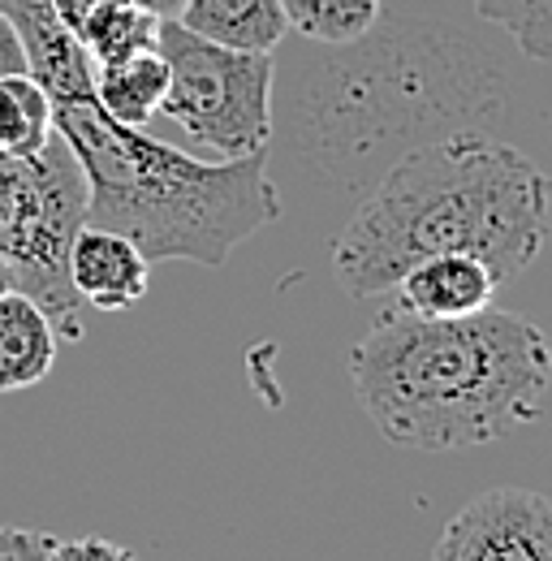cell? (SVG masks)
I'll use <instances>...</instances> for the list:
<instances>
[{"instance_id":"2e32d148","label":"cell","mask_w":552,"mask_h":561,"mask_svg":"<svg viewBox=\"0 0 552 561\" xmlns=\"http://www.w3.org/2000/svg\"><path fill=\"white\" fill-rule=\"evenodd\" d=\"M66 540L39 531V527H13L0 523V561H61Z\"/></svg>"},{"instance_id":"8fae6325","label":"cell","mask_w":552,"mask_h":561,"mask_svg":"<svg viewBox=\"0 0 552 561\" xmlns=\"http://www.w3.org/2000/svg\"><path fill=\"white\" fill-rule=\"evenodd\" d=\"M164 91H169V61L160 48H142L122 61L95 66V100L104 104V113H113L126 126H147L151 117H160Z\"/></svg>"},{"instance_id":"6da1fadb","label":"cell","mask_w":552,"mask_h":561,"mask_svg":"<svg viewBox=\"0 0 552 561\" xmlns=\"http://www.w3.org/2000/svg\"><path fill=\"white\" fill-rule=\"evenodd\" d=\"M552 178L518 147L475 130L402 156L333 242V273L354 298L393 289L427 255H480L505 280L549 242Z\"/></svg>"},{"instance_id":"4fadbf2b","label":"cell","mask_w":552,"mask_h":561,"mask_svg":"<svg viewBox=\"0 0 552 561\" xmlns=\"http://www.w3.org/2000/svg\"><path fill=\"white\" fill-rule=\"evenodd\" d=\"M380 4L384 0H280L285 22L329 48L363 44L380 22Z\"/></svg>"},{"instance_id":"ac0fdd59","label":"cell","mask_w":552,"mask_h":561,"mask_svg":"<svg viewBox=\"0 0 552 561\" xmlns=\"http://www.w3.org/2000/svg\"><path fill=\"white\" fill-rule=\"evenodd\" d=\"M104 4H108V0H53V9H57V18L66 22L69 31H73V35H78V31L87 26V18H91L95 9H104Z\"/></svg>"},{"instance_id":"30bf717a","label":"cell","mask_w":552,"mask_h":561,"mask_svg":"<svg viewBox=\"0 0 552 561\" xmlns=\"http://www.w3.org/2000/svg\"><path fill=\"white\" fill-rule=\"evenodd\" d=\"M177 22L238 53H273L289 31L280 0H186Z\"/></svg>"},{"instance_id":"e0dca14e","label":"cell","mask_w":552,"mask_h":561,"mask_svg":"<svg viewBox=\"0 0 552 561\" xmlns=\"http://www.w3.org/2000/svg\"><path fill=\"white\" fill-rule=\"evenodd\" d=\"M26 70V48L18 39V26L9 22V13L0 9V78L4 73H22Z\"/></svg>"},{"instance_id":"3957f363","label":"cell","mask_w":552,"mask_h":561,"mask_svg":"<svg viewBox=\"0 0 552 561\" xmlns=\"http://www.w3.org/2000/svg\"><path fill=\"white\" fill-rule=\"evenodd\" d=\"M53 122L87 173V225L126 233L151 264L220 268L246 238L280 220L268 147L207 164L104 113L95 87L57 95Z\"/></svg>"},{"instance_id":"5bb4252c","label":"cell","mask_w":552,"mask_h":561,"mask_svg":"<svg viewBox=\"0 0 552 561\" xmlns=\"http://www.w3.org/2000/svg\"><path fill=\"white\" fill-rule=\"evenodd\" d=\"M156 31H160V18L147 13L138 0H108L87 18V26L78 31V44L91 53L95 66H104L142 48H156Z\"/></svg>"},{"instance_id":"5b68a950","label":"cell","mask_w":552,"mask_h":561,"mask_svg":"<svg viewBox=\"0 0 552 561\" xmlns=\"http://www.w3.org/2000/svg\"><path fill=\"white\" fill-rule=\"evenodd\" d=\"M156 48L169 61L160 117L177 122L216 156H251L273 139V53H238L160 18Z\"/></svg>"},{"instance_id":"d6986e66","label":"cell","mask_w":552,"mask_h":561,"mask_svg":"<svg viewBox=\"0 0 552 561\" xmlns=\"http://www.w3.org/2000/svg\"><path fill=\"white\" fill-rule=\"evenodd\" d=\"M138 4H142L147 13H156V18H177L186 0H138Z\"/></svg>"},{"instance_id":"9c48e42d","label":"cell","mask_w":552,"mask_h":561,"mask_svg":"<svg viewBox=\"0 0 552 561\" xmlns=\"http://www.w3.org/2000/svg\"><path fill=\"white\" fill-rule=\"evenodd\" d=\"M57 363V329L48 311L22 294H0V393L39 385Z\"/></svg>"},{"instance_id":"52a82bcc","label":"cell","mask_w":552,"mask_h":561,"mask_svg":"<svg viewBox=\"0 0 552 561\" xmlns=\"http://www.w3.org/2000/svg\"><path fill=\"white\" fill-rule=\"evenodd\" d=\"M151 260L117 229L82 225L69 247V285L95 311H126L147 294Z\"/></svg>"},{"instance_id":"8992f818","label":"cell","mask_w":552,"mask_h":561,"mask_svg":"<svg viewBox=\"0 0 552 561\" xmlns=\"http://www.w3.org/2000/svg\"><path fill=\"white\" fill-rule=\"evenodd\" d=\"M436 561H552V501L527 489H492L467 501L432 545Z\"/></svg>"},{"instance_id":"ba28073f","label":"cell","mask_w":552,"mask_h":561,"mask_svg":"<svg viewBox=\"0 0 552 561\" xmlns=\"http://www.w3.org/2000/svg\"><path fill=\"white\" fill-rule=\"evenodd\" d=\"M393 289H398L402 311L423 316V320H453V316H471V311L492 307L501 277L480 255L449 251V255H427V260L411 264Z\"/></svg>"},{"instance_id":"7c38bea8","label":"cell","mask_w":552,"mask_h":561,"mask_svg":"<svg viewBox=\"0 0 552 561\" xmlns=\"http://www.w3.org/2000/svg\"><path fill=\"white\" fill-rule=\"evenodd\" d=\"M57 135L53 95L31 70L0 78V151L9 156H39Z\"/></svg>"},{"instance_id":"ffe728a7","label":"cell","mask_w":552,"mask_h":561,"mask_svg":"<svg viewBox=\"0 0 552 561\" xmlns=\"http://www.w3.org/2000/svg\"><path fill=\"white\" fill-rule=\"evenodd\" d=\"M13 289V273H9V264H4V255H0V294H9Z\"/></svg>"},{"instance_id":"9a60e30c","label":"cell","mask_w":552,"mask_h":561,"mask_svg":"<svg viewBox=\"0 0 552 561\" xmlns=\"http://www.w3.org/2000/svg\"><path fill=\"white\" fill-rule=\"evenodd\" d=\"M475 13L509 31L527 57H552V0H475Z\"/></svg>"},{"instance_id":"7a4b0ae2","label":"cell","mask_w":552,"mask_h":561,"mask_svg":"<svg viewBox=\"0 0 552 561\" xmlns=\"http://www.w3.org/2000/svg\"><path fill=\"white\" fill-rule=\"evenodd\" d=\"M349 380L384 440L423 454L480 449L544 411L552 346L518 311L423 320L398 307L349 351Z\"/></svg>"},{"instance_id":"277c9868","label":"cell","mask_w":552,"mask_h":561,"mask_svg":"<svg viewBox=\"0 0 552 561\" xmlns=\"http://www.w3.org/2000/svg\"><path fill=\"white\" fill-rule=\"evenodd\" d=\"M87 225V173L61 135L39 156L0 151V255L13 289L31 294L57 337L82 342L87 302L69 285V247Z\"/></svg>"}]
</instances>
